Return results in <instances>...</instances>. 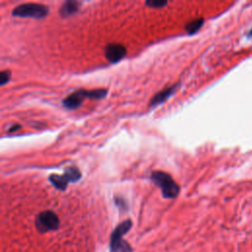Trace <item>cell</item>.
<instances>
[{
    "mask_svg": "<svg viewBox=\"0 0 252 252\" xmlns=\"http://www.w3.org/2000/svg\"><path fill=\"white\" fill-rule=\"evenodd\" d=\"M108 94V91L106 89H95V90H78L69 96H67L62 104L65 109L74 111L78 109L83 101L85 99H90V100H101L104 99Z\"/></svg>",
    "mask_w": 252,
    "mask_h": 252,
    "instance_id": "cell-1",
    "label": "cell"
},
{
    "mask_svg": "<svg viewBox=\"0 0 252 252\" xmlns=\"http://www.w3.org/2000/svg\"><path fill=\"white\" fill-rule=\"evenodd\" d=\"M151 180L158 187L160 188L164 198L173 199L179 195L180 186L167 173L160 171L153 172L151 175Z\"/></svg>",
    "mask_w": 252,
    "mask_h": 252,
    "instance_id": "cell-2",
    "label": "cell"
},
{
    "mask_svg": "<svg viewBox=\"0 0 252 252\" xmlns=\"http://www.w3.org/2000/svg\"><path fill=\"white\" fill-rule=\"evenodd\" d=\"M48 14V7L40 3H24L15 7L12 16L19 18L43 19Z\"/></svg>",
    "mask_w": 252,
    "mask_h": 252,
    "instance_id": "cell-3",
    "label": "cell"
},
{
    "mask_svg": "<svg viewBox=\"0 0 252 252\" xmlns=\"http://www.w3.org/2000/svg\"><path fill=\"white\" fill-rule=\"evenodd\" d=\"M59 227V219L52 211H44L36 219V228L41 232L55 230Z\"/></svg>",
    "mask_w": 252,
    "mask_h": 252,
    "instance_id": "cell-4",
    "label": "cell"
},
{
    "mask_svg": "<svg viewBox=\"0 0 252 252\" xmlns=\"http://www.w3.org/2000/svg\"><path fill=\"white\" fill-rule=\"evenodd\" d=\"M126 53V47L120 44H110L105 47V56L112 63L120 61L125 57Z\"/></svg>",
    "mask_w": 252,
    "mask_h": 252,
    "instance_id": "cell-5",
    "label": "cell"
},
{
    "mask_svg": "<svg viewBox=\"0 0 252 252\" xmlns=\"http://www.w3.org/2000/svg\"><path fill=\"white\" fill-rule=\"evenodd\" d=\"M132 223L131 221H125L122 224H120L116 229L114 231L113 233V240H112V244H113V248L115 250H119L120 249V244L122 242V235H124L129 229L131 228Z\"/></svg>",
    "mask_w": 252,
    "mask_h": 252,
    "instance_id": "cell-6",
    "label": "cell"
},
{
    "mask_svg": "<svg viewBox=\"0 0 252 252\" xmlns=\"http://www.w3.org/2000/svg\"><path fill=\"white\" fill-rule=\"evenodd\" d=\"M179 86H180V84H176V85H174V86H171V87H169V88H165V89H163L162 91L159 92L158 94H156V95L152 98V100L150 101L149 106L152 107V108H154V107H157V106L162 104V103L165 102L166 100H169V99L174 95V93L177 91V89L179 88Z\"/></svg>",
    "mask_w": 252,
    "mask_h": 252,
    "instance_id": "cell-7",
    "label": "cell"
},
{
    "mask_svg": "<svg viewBox=\"0 0 252 252\" xmlns=\"http://www.w3.org/2000/svg\"><path fill=\"white\" fill-rule=\"evenodd\" d=\"M80 9V3L78 1H73V0H68L65 1L60 9H59V14L61 17H69L74 14H76Z\"/></svg>",
    "mask_w": 252,
    "mask_h": 252,
    "instance_id": "cell-8",
    "label": "cell"
},
{
    "mask_svg": "<svg viewBox=\"0 0 252 252\" xmlns=\"http://www.w3.org/2000/svg\"><path fill=\"white\" fill-rule=\"evenodd\" d=\"M48 181L50 182V183L57 189L59 190H65L67 188L68 185V182L66 181V179L64 178V176H58V175H50L48 177Z\"/></svg>",
    "mask_w": 252,
    "mask_h": 252,
    "instance_id": "cell-9",
    "label": "cell"
},
{
    "mask_svg": "<svg viewBox=\"0 0 252 252\" xmlns=\"http://www.w3.org/2000/svg\"><path fill=\"white\" fill-rule=\"evenodd\" d=\"M63 176L68 183H76L81 179V172L76 166H69L65 169Z\"/></svg>",
    "mask_w": 252,
    "mask_h": 252,
    "instance_id": "cell-10",
    "label": "cell"
},
{
    "mask_svg": "<svg viewBox=\"0 0 252 252\" xmlns=\"http://www.w3.org/2000/svg\"><path fill=\"white\" fill-rule=\"evenodd\" d=\"M203 25H204V19L198 18V19H195V20L189 22L188 24H186L185 31L188 35H194L202 28Z\"/></svg>",
    "mask_w": 252,
    "mask_h": 252,
    "instance_id": "cell-11",
    "label": "cell"
},
{
    "mask_svg": "<svg viewBox=\"0 0 252 252\" xmlns=\"http://www.w3.org/2000/svg\"><path fill=\"white\" fill-rule=\"evenodd\" d=\"M145 4L151 8H162L167 5V2L162 1V0H150V1H146Z\"/></svg>",
    "mask_w": 252,
    "mask_h": 252,
    "instance_id": "cell-12",
    "label": "cell"
},
{
    "mask_svg": "<svg viewBox=\"0 0 252 252\" xmlns=\"http://www.w3.org/2000/svg\"><path fill=\"white\" fill-rule=\"evenodd\" d=\"M11 79V72L9 70H3L0 74V85L4 86Z\"/></svg>",
    "mask_w": 252,
    "mask_h": 252,
    "instance_id": "cell-13",
    "label": "cell"
},
{
    "mask_svg": "<svg viewBox=\"0 0 252 252\" xmlns=\"http://www.w3.org/2000/svg\"><path fill=\"white\" fill-rule=\"evenodd\" d=\"M22 126L20 125V124H17V125H14L13 127H11L10 129H9V132L10 133H12V132H14V131H17V130H19L20 128H21Z\"/></svg>",
    "mask_w": 252,
    "mask_h": 252,
    "instance_id": "cell-14",
    "label": "cell"
}]
</instances>
